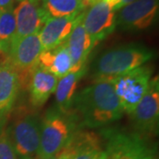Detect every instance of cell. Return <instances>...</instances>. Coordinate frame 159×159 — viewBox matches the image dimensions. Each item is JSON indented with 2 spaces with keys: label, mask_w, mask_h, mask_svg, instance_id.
Masks as SVG:
<instances>
[{
  "label": "cell",
  "mask_w": 159,
  "mask_h": 159,
  "mask_svg": "<svg viewBox=\"0 0 159 159\" xmlns=\"http://www.w3.org/2000/svg\"><path fill=\"white\" fill-rule=\"evenodd\" d=\"M80 128H104L125 112L110 80L94 81L75 94L72 103Z\"/></svg>",
  "instance_id": "1"
},
{
  "label": "cell",
  "mask_w": 159,
  "mask_h": 159,
  "mask_svg": "<svg viewBox=\"0 0 159 159\" xmlns=\"http://www.w3.org/2000/svg\"><path fill=\"white\" fill-rule=\"evenodd\" d=\"M154 57V51L140 43H128L103 51L91 65L94 81L111 80L140 67Z\"/></svg>",
  "instance_id": "2"
},
{
  "label": "cell",
  "mask_w": 159,
  "mask_h": 159,
  "mask_svg": "<svg viewBox=\"0 0 159 159\" xmlns=\"http://www.w3.org/2000/svg\"><path fill=\"white\" fill-rule=\"evenodd\" d=\"M80 129L72 111L62 112L57 107L48 110L41 122L37 159H46L58 155L68 146Z\"/></svg>",
  "instance_id": "3"
},
{
  "label": "cell",
  "mask_w": 159,
  "mask_h": 159,
  "mask_svg": "<svg viewBox=\"0 0 159 159\" xmlns=\"http://www.w3.org/2000/svg\"><path fill=\"white\" fill-rule=\"evenodd\" d=\"M7 133L18 159H37L41 122L35 114L20 109Z\"/></svg>",
  "instance_id": "4"
},
{
  "label": "cell",
  "mask_w": 159,
  "mask_h": 159,
  "mask_svg": "<svg viewBox=\"0 0 159 159\" xmlns=\"http://www.w3.org/2000/svg\"><path fill=\"white\" fill-rule=\"evenodd\" d=\"M101 135L105 141V151L113 159H157L146 139L136 132L104 127Z\"/></svg>",
  "instance_id": "5"
},
{
  "label": "cell",
  "mask_w": 159,
  "mask_h": 159,
  "mask_svg": "<svg viewBox=\"0 0 159 159\" xmlns=\"http://www.w3.org/2000/svg\"><path fill=\"white\" fill-rule=\"evenodd\" d=\"M151 74L149 66H142L110 80L124 111L130 114L141 102L148 90Z\"/></svg>",
  "instance_id": "6"
},
{
  "label": "cell",
  "mask_w": 159,
  "mask_h": 159,
  "mask_svg": "<svg viewBox=\"0 0 159 159\" xmlns=\"http://www.w3.org/2000/svg\"><path fill=\"white\" fill-rule=\"evenodd\" d=\"M43 51L38 34L26 36L10 47L7 57L17 74L20 89L29 85L32 74L38 66L39 56Z\"/></svg>",
  "instance_id": "7"
},
{
  "label": "cell",
  "mask_w": 159,
  "mask_h": 159,
  "mask_svg": "<svg viewBox=\"0 0 159 159\" xmlns=\"http://www.w3.org/2000/svg\"><path fill=\"white\" fill-rule=\"evenodd\" d=\"M134 130L142 136L157 135L159 124L158 76L150 80L145 96L131 112Z\"/></svg>",
  "instance_id": "8"
},
{
  "label": "cell",
  "mask_w": 159,
  "mask_h": 159,
  "mask_svg": "<svg viewBox=\"0 0 159 159\" xmlns=\"http://www.w3.org/2000/svg\"><path fill=\"white\" fill-rule=\"evenodd\" d=\"M159 0H135L116 14V26L122 31L142 32L152 27L158 17Z\"/></svg>",
  "instance_id": "9"
},
{
  "label": "cell",
  "mask_w": 159,
  "mask_h": 159,
  "mask_svg": "<svg viewBox=\"0 0 159 159\" xmlns=\"http://www.w3.org/2000/svg\"><path fill=\"white\" fill-rule=\"evenodd\" d=\"M82 24L94 45L97 44L116 29V11L102 0H96L84 11Z\"/></svg>",
  "instance_id": "10"
},
{
  "label": "cell",
  "mask_w": 159,
  "mask_h": 159,
  "mask_svg": "<svg viewBox=\"0 0 159 159\" xmlns=\"http://www.w3.org/2000/svg\"><path fill=\"white\" fill-rule=\"evenodd\" d=\"M0 61V134L17 100L20 83L15 70L7 56L1 55Z\"/></svg>",
  "instance_id": "11"
},
{
  "label": "cell",
  "mask_w": 159,
  "mask_h": 159,
  "mask_svg": "<svg viewBox=\"0 0 159 159\" xmlns=\"http://www.w3.org/2000/svg\"><path fill=\"white\" fill-rule=\"evenodd\" d=\"M13 13L15 16L16 29L11 39V46L26 36L38 34L47 20L38 3L30 0L20 1L17 7L13 10Z\"/></svg>",
  "instance_id": "12"
},
{
  "label": "cell",
  "mask_w": 159,
  "mask_h": 159,
  "mask_svg": "<svg viewBox=\"0 0 159 159\" xmlns=\"http://www.w3.org/2000/svg\"><path fill=\"white\" fill-rule=\"evenodd\" d=\"M80 14L47 20L38 33L43 51L54 49L65 43L77 22Z\"/></svg>",
  "instance_id": "13"
},
{
  "label": "cell",
  "mask_w": 159,
  "mask_h": 159,
  "mask_svg": "<svg viewBox=\"0 0 159 159\" xmlns=\"http://www.w3.org/2000/svg\"><path fill=\"white\" fill-rule=\"evenodd\" d=\"M84 11L80 14L79 19L68 36L66 43L72 58L73 68L71 72H76L87 65V60L90 54L94 43L90 36L86 32L82 24Z\"/></svg>",
  "instance_id": "14"
},
{
  "label": "cell",
  "mask_w": 159,
  "mask_h": 159,
  "mask_svg": "<svg viewBox=\"0 0 159 159\" xmlns=\"http://www.w3.org/2000/svg\"><path fill=\"white\" fill-rule=\"evenodd\" d=\"M58 78L39 66L34 69L29 81L30 102L34 108L43 106L55 92Z\"/></svg>",
  "instance_id": "15"
},
{
  "label": "cell",
  "mask_w": 159,
  "mask_h": 159,
  "mask_svg": "<svg viewBox=\"0 0 159 159\" xmlns=\"http://www.w3.org/2000/svg\"><path fill=\"white\" fill-rule=\"evenodd\" d=\"M71 159H100L102 155L101 141L98 134L80 129L66 147Z\"/></svg>",
  "instance_id": "16"
},
{
  "label": "cell",
  "mask_w": 159,
  "mask_h": 159,
  "mask_svg": "<svg viewBox=\"0 0 159 159\" xmlns=\"http://www.w3.org/2000/svg\"><path fill=\"white\" fill-rule=\"evenodd\" d=\"M38 66L58 79L71 73L73 62L66 42L54 49L42 51L39 56Z\"/></svg>",
  "instance_id": "17"
},
{
  "label": "cell",
  "mask_w": 159,
  "mask_h": 159,
  "mask_svg": "<svg viewBox=\"0 0 159 159\" xmlns=\"http://www.w3.org/2000/svg\"><path fill=\"white\" fill-rule=\"evenodd\" d=\"M88 72V66L85 65L83 67L76 71L71 72L66 76L58 80L57 88L55 90L57 107L62 112H71L72 103L76 94L77 85L80 79Z\"/></svg>",
  "instance_id": "18"
},
{
  "label": "cell",
  "mask_w": 159,
  "mask_h": 159,
  "mask_svg": "<svg viewBox=\"0 0 159 159\" xmlns=\"http://www.w3.org/2000/svg\"><path fill=\"white\" fill-rule=\"evenodd\" d=\"M41 7L47 20L80 14L86 10L83 0H42Z\"/></svg>",
  "instance_id": "19"
},
{
  "label": "cell",
  "mask_w": 159,
  "mask_h": 159,
  "mask_svg": "<svg viewBox=\"0 0 159 159\" xmlns=\"http://www.w3.org/2000/svg\"><path fill=\"white\" fill-rule=\"evenodd\" d=\"M16 22L13 10L0 12V54L7 56L11 39L15 33Z\"/></svg>",
  "instance_id": "20"
},
{
  "label": "cell",
  "mask_w": 159,
  "mask_h": 159,
  "mask_svg": "<svg viewBox=\"0 0 159 159\" xmlns=\"http://www.w3.org/2000/svg\"><path fill=\"white\" fill-rule=\"evenodd\" d=\"M0 159H18L7 130L0 134Z\"/></svg>",
  "instance_id": "21"
},
{
  "label": "cell",
  "mask_w": 159,
  "mask_h": 159,
  "mask_svg": "<svg viewBox=\"0 0 159 159\" xmlns=\"http://www.w3.org/2000/svg\"><path fill=\"white\" fill-rule=\"evenodd\" d=\"M14 0H0V12L13 10Z\"/></svg>",
  "instance_id": "22"
},
{
  "label": "cell",
  "mask_w": 159,
  "mask_h": 159,
  "mask_svg": "<svg viewBox=\"0 0 159 159\" xmlns=\"http://www.w3.org/2000/svg\"><path fill=\"white\" fill-rule=\"evenodd\" d=\"M57 159H71V156L66 148H64L60 153L57 155Z\"/></svg>",
  "instance_id": "23"
},
{
  "label": "cell",
  "mask_w": 159,
  "mask_h": 159,
  "mask_svg": "<svg viewBox=\"0 0 159 159\" xmlns=\"http://www.w3.org/2000/svg\"><path fill=\"white\" fill-rule=\"evenodd\" d=\"M104 2H106L108 4L109 6H111V8H113V10L116 11V9L119 6V0H102Z\"/></svg>",
  "instance_id": "24"
},
{
  "label": "cell",
  "mask_w": 159,
  "mask_h": 159,
  "mask_svg": "<svg viewBox=\"0 0 159 159\" xmlns=\"http://www.w3.org/2000/svg\"><path fill=\"white\" fill-rule=\"evenodd\" d=\"M135 0H119V4L118 7H117V9H116V11H119V9H121L123 6H126V5H128V4H130V3H133V2H134Z\"/></svg>",
  "instance_id": "25"
},
{
  "label": "cell",
  "mask_w": 159,
  "mask_h": 159,
  "mask_svg": "<svg viewBox=\"0 0 159 159\" xmlns=\"http://www.w3.org/2000/svg\"><path fill=\"white\" fill-rule=\"evenodd\" d=\"M100 159H113L110 155H109L105 150L104 151H102V155H101V157H100Z\"/></svg>",
  "instance_id": "26"
},
{
  "label": "cell",
  "mask_w": 159,
  "mask_h": 159,
  "mask_svg": "<svg viewBox=\"0 0 159 159\" xmlns=\"http://www.w3.org/2000/svg\"><path fill=\"white\" fill-rule=\"evenodd\" d=\"M96 0H83V4L85 6V8L87 9V7H89L91 6V4L93 2H95Z\"/></svg>",
  "instance_id": "27"
},
{
  "label": "cell",
  "mask_w": 159,
  "mask_h": 159,
  "mask_svg": "<svg viewBox=\"0 0 159 159\" xmlns=\"http://www.w3.org/2000/svg\"><path fill=\"white\" fill-rule=\"evenodd\" d=\"M46 159H57V156H54V157H49V158Z\"/></svg>",
  "instance_id": "28"
},
{
  "label": "cell",
  "mask_w": 159,
  "mask_h": 159,
  "mask_svg": "<svg viewBox=\"0 0 159 159\" xmlns=\"http://www.w3.org/2000/svg\"><path fill=\"white\" fill-rule=\"evenodd\" d=\"M18 1H21V0H18ZM30 1H32V2H35V3H38V2H39V0H30Z\"/></svg>",
  "instance_id": "29"
}]
</instances>
